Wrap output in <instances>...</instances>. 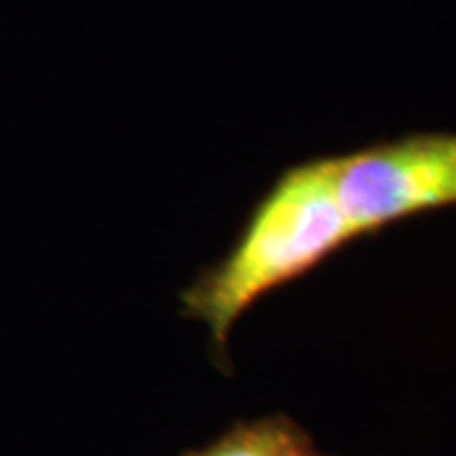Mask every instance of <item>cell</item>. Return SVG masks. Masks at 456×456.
<instances>
[{
    "label": "cell",
    "instance_id": "3957f363",
    "mask_svg": "<svg viewBox=\"0 0 456 456\" xmlns=\"http://www.w3.org/2000/svg\"><path fill=\"white\" fill-rule=\"evenodd\" d=\"M311 436L285 414L241 420L205 448L186 450L180 456H294Z\"/></svg>",
    "mask_w": 456,
    "mask_h": 456
},
{
    "label": "cell",
    "instance_id": "277c9868",
    "mask_svg": "<svg viewBox=\"0 0 456 456\" xmlns=\"http://www.w3.org/2000/svg\"><path fill=\"white\" fill-rule=\"evenodd\" d=\"M294 456H328V454L317 452L315 446H313V440H311L309 444H305V446H302V448L298 450V452H296Z\"/></svg>",
    "mask_w": 456,
    "mask_h": 456
},
{
    "label": "cell",
    "instance_id": "7a4b0ae2",
    "mask_svg": "<svg viewBox=\"0 0 456 456\" xmlns=\"http://www.w3.org/2000/svg\"><path fill=\"white\" fill-rule=\"evenodd\" d=\"M336 197L357 239L456 205V134L416 131L330 157Z\"/></svg>",
    "mask_w": 456,
    "mask_h": 456
},
{
    "label": "cell",
    "instance_id": "6da1fadb",
    "mask_svg": "<svg viewBox=\"0 0 456 456\" xmlns=\"http://www.w3.org/2000/svg\"><path fill=\"white\" fill-rule=\"evenodd\" d=\"M353 241L357 237L336 197L330 157L292 165L258 199L224 258L180 294L182 315L209 330L212 357L228 372V336L239 317Z\"/></svg>",
    "mask_w": 456,
    "mask_h": 456
}]
</instances>
